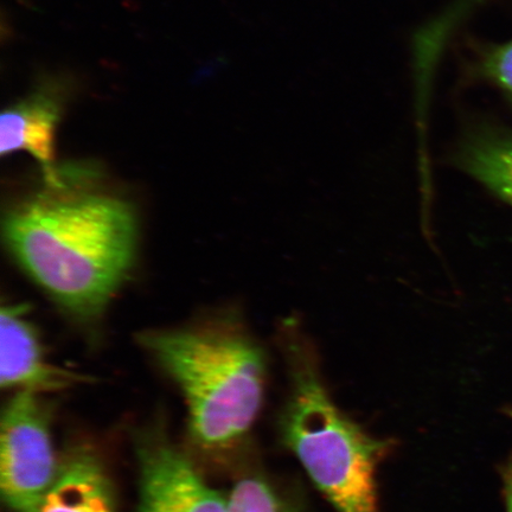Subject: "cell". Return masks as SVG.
Wrapping results in <instances>:
<instances>
[{"instance_id": "obj_2", "label": "cell", "mask_w": 512, "mask_h": 512, "mask_svg": "<svg viewBox=\"0 0 512 512\" xmlns=\"http://www.w3.org/2000/svg\"><path fill=\"white\" fill-rule=\"evenodd\" d=\"M278 332L291 383L280 420L285 445L337 512H377L375 470L388 441L370 437L339 411L300 320L286 318Z\"/></svg>"}, {"instance_id": "obj_10", "label": "cell", "mask_w": 512, "mask_h": 512, "mask_svg": "<svg viewBox=\"0 0 512 512\" xmlns=\"http://www.w3.org/2000/svg\"><path fill=\"white\" fill-rule=\"evenodd\" d=\"M228 512H297L260 477H246L228 496Z\"/></svg>"}, {"instance_id": "obj_5", "label": "cell", "mask_w": 512, "mask_h": 512, "mask_svg": "<svg viewBox=\"0 0 512 512\" xmlns=\"http://www.w3.org/2000/svg\"><path fill=\"white\" fill-rule=\"evenodd\" d=\"M74 94L75 82L70 76H41L29 94L5 108L2 113V156L15 152L29 153L40 164L46 184L60 185L62 169L56 165L55 158L57 127Z\"/></svg>"}, {"instance_id": "obj_1", "label": "cell", "mask_w": 512, "mask_h": 512, "mask_svg": "<svg viewBox=\"0 0 512 512\" xmlns=\"http://www.w3.org/2000/svg\"><path fill=\"white\" fill-rule=\"evenodd\" d=\"M3 219L6 246L22 270L69 315L104 312L136 258L137 217L130 203L80 183L62 169Z\"/></svg>"}, {"instance_id": "obj_7", "label": "cell", "mask_w": 512, "mask_h": 512, "mask_svg": "<svg viewBox=\"0 0 512 512\" xmlns=\"http://www.w3.org/2000/svg\"><path fill=\"white\" fill-rule=\"evenodd\" d=\"M87 376L48 361L28 306L3 305L0 312V384L4 390L37 394L59 392L87 382Z\"/></svg>"}, {"instance_id": "obj_8", "label": "cell", "mask_w": 512, "mask_h": 512, "mask_svg": "<svg viewBox=\"0 0 512 512\" xmlns=\"http://www.w3.org/2000/svg\"><path fill=\"white\" fill-rule=\"evenodd\" d=\"M36 512H115L113 486L98 457L83 448L70 454Z\"/></svg>"}, {"instance_id": "obj_11", "label": "cell", "mask_w": 512, "mask_h": 512, "mask_svg": "<svg viewBox=\"0 0 512 512\" xmlns=\"http://www.w3.org/2000/svg\"><path fill=\"white\" fill-rule=\"evenodd\" d=\"M480 75L512 99V41L486 50L478 64Z\"/></svg>"}, {"instance_id": "obj_3", "label": "cell", "mask_w": 512, "mask_h": 512, "mask_svg": "<svg viewBox=\"0 0 512 512\" xmlns=\"http://www.w3.org/2000/svg\"><path fill=\"white\" fill-rule=\"evenodd\" d=\"M139 342L181 389L198 446L224 450L249 431L264 398L266 357L241 324L144 332Z\"/></svg>"}, {"instance_id": "obj_12", "label": "cell", "mask_w": 512, "mask_h": 512, "mask_svg": "<svg viewBox=\"0 0 512 512\" xmlns=\"http://www.w3.org/2000/svg\"><path fill=\"white\" fill-rule=\"evenodd\" d=\"M502 477L507 512H512V462L504 466Z\"/></svg>"}, {"instance_id": "obj_4", "label": "cell", "mask_w": 512, "mask_h": 512, "mask_svg": "<svg viewBox=\"0 0 512 512\" xmlns=\"http://www.w3.org/2000/svg\"><path fill=\"white\" fill-rule=\"evenodd\" d=\"M41 394L18 390L0 424V489L14 512H36L60 472Z\"/></svg>"}, {"instance_id": "obj_6", "label": "cell", "mask_w": 512, "mask_h": 512, "mask_svg": "<svg viewBox=\"0 0 512 512\" xmlns=\"http://www.w3.org/2000/svg\"><path fill=\"white\" fill-rule=\"evenodd\" d=\"M136 512H228V497L203 479L185 454L160 438L138 448Z\"/></svg>"}, {"instance_id": "obj_9", "label": "cell", "mask_w": 512, "mask_h": 512, "mask_svg": "<svg viewBox=\"0 0 512 512\" xmlns=\"http://www.w3.org/2000/svg\"><path fill=\"white\" fill-rule=\"evenodd\" d=\"M457 162L512 206V132L479 127L463 140Z\"/></svg>"}]
</instances>
